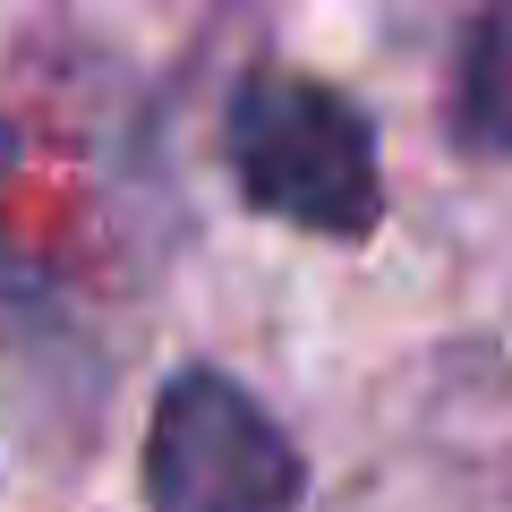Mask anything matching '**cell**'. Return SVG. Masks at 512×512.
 <instances>
[{
  "mask_svg": "<svg viewBox=\"0 0 512 512\" xmlns=\"http://www.w3.org/2000/svg\"><path fill=\"white\" fill-rule=\"evenodd\" d=\"M222 163L265 222H291L308 239H367L384 222L376 120L333 77H308L291 60L239 77L222 111Z\"/></svg>",
  "mask_w": 512,
  "mask_h": 512,
  "instance_id": "obj_1",
  "label": "cell"
},
{
  "mask_svg": "<svg viewBox=\"0 0 512 512\" xmlns=\"http://www.w3.org/2000/svg\"><path fill=\"white\" fill-rule=\"evenodd\" d=\"M146 512H299L308 453L231 367H171L146 410Z\"/></svg>",
  "mask_w": 512,
  "mask_h": 512,
  "instance_id": "obj_2",
  "label": "cell"
},
{
  "mask_svg": "<svg viewBox=\"0 0 512 512\" xmlns=\"http://www.w3.org/2000/svg\"><path fill=\"white\" fill-rule=\"evenodd\" d=\"M444 137L470 163H512V0L461 26L453 86H444Z\"/></svg>",
  "mask_w": 512,
  "mask_h": 512,
  "instance_id": "obj_3",
  "label": "cell"
},
{
  "mask_svg": "<svg viewBox=\"0 0 512 512\" xmlns=\"http://www.w3.org/2000/svg\"><path fill=\"white\" fill-rule=\"evenodd\" d=\"M9 163H18V128L0 120V171H9Z\"/></svg>",
  "mask_w": 512,
  "mask_h": 512,
  "instance_id": "obj_4",
  "label": "cell"
}]
</instances>
